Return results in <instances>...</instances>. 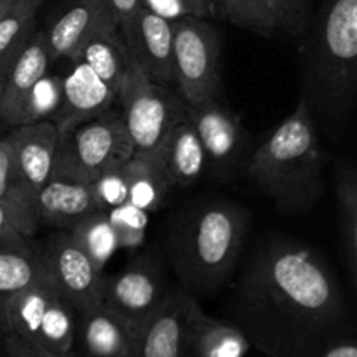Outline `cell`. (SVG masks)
<instances>
[{
  "label": "cell",
  "mask_w": 357,
  "mask_h": 357,
  "mask_svg": "<svg viewBox=\"0 0 357 357\" xmlns=\"http://www.w3.org/2000/svg\"><path fill=\"white\" fill-rule=\"evenodd\" d=\"M227 316L265 357H317L331 342L356 335L333 271L312 250L282 236L258 244Z\"/></svg>",
  "instance_id": "obj_1"
},
{
  "label": "cell",
  "mask_w": 357,
  "mask_h": 357,
  "mask_svg": "<svg viewBox=\"0 0 357 357\" xmlns=\"http://www.w3.org/2000/svg\"><path fill=\"white\" fill-rule=\"evenodd\" d=\"M303 35L300 101L319 135L340 139L357 101V0H323Z\"/></svg>",
  "instance_id": "obj_2"
},
{
  "label": "cell",
  "mask_w": 357,
  "mask_h": 357,
  "mask_svg": "<svg viewBox=\"0 0 357 357\" xmlns=\"http://www.w3.org/2000/svg\"><path fill=\"white\" fill-rule=\"evenodd\" d=\"M324 152L303 101L255 150L250 180L288 215L310 211L324 194Z\"/></svg>",
  "instance_id": "obj_3"
},
{
  "label": "cell",
  "mask_w": 357,
  "mask_h": 357,
  "mask_svg": "<svg viewBox=\"0 0 357 357\" xmlns=\"http://www.w3.org/2000/svg\"><path fill=\"white\" fill-rule=\"evenodd\" d=\"M250 215L236 202L211 201L185 215L169 237V258L181 288L211 295L239 260Z\"/></svg>",
  "instance_id": "obj_4"
},
{
  "label": "cell",
  "mask_w": 357,
  "mask_h": 357,
  "mask_svg": "<svg viewBox=\"0 0 357 357\" xmlns=\"http://www.w3.org/2000/svg\"><path fill=\"white\" fill-rule=\"evenodd\" d=\"M115 101L121 105L135 155L162 166L164 143L171 129L187 119V107L162 84L150 80L135 63L126 73Z\"/></svg>",
  "instance_id": "obj_5"
},
{
  "label": "cell",
  "mask_w": 357,
  "mask_h": 357,
  "mask_svg": "<svg viewBox=\"0 0 357 357\" xmlns=\"http://www.w3.org/2000/svg\"><path fill=\"white\" fill-rule=\"evenodd\" d=\"M135 155L121 112L108 110L59 135L52 176L93 183Z\"/></svg>",
  "instance_id": "obj_6"
},
{
  "label": "cell",
  "mask_w": 357,
  "mask_h": 357,
  "mask_svg": "<svg viewBox=\"0 0 357 357\" xmlns=\"http://www.w3.org/2000/svg\"><path fill=\"white\" fill-rule=\"evenodd\" d=\"M173 84L188 107L218 100L220 35L204 17L173 23Z\"/></svg>",
  "instance_id": "obj_7"
},
{
  "label": "cell",
  "mask_w": 357,
  "mask_h": 357,
  "mask_svg": "<svg viewBox=\"0 0 357 357\" xmlns=\"http://www.w3.org/2000/svg\"><path fill=\"white\" fill-rule=\"evenodd\" d=\"M52 284L75 312L100 305L107 275L80 251L68 232H58L38 250Z\"/></svg>",
  "instance_id": "obj_8"
},
{
  "label": "cell",
  "mask_w": 357,
  "mask_h": 357,
  "mask_svg": "<svg viewBox=\"0 0 357 357\" xmlns=\"http://www.w3.org/2000/svg\"><path fill=\"white\" fill-rule=\"evenodd\" d=\"M169 291L160 265L152 257H145L132 261L121 274L105 279L101 303L138 333Z\"/></svg>",
  "instance_id": "obj_9"
},
{
  "label": "cell",
  "mask_w": 357,
  "mask_h": 357,
  "mask_svg": "<svg viewBox=\"0 0 357 357\" xmlns=\"http://www.w3.org/2000/svg\"><path fill=\"white\" fill-rule=\"evenodd\" d=\"M187 117L202 143L208 171L216 178L234 173L248 145V135L239 119L218 100L195 107L187 105Z\"/></svg>",
  "instance_id": "obj_10"
},
{
  "label": "cell",
  "mask_w": 357,
  "mask_h": 357,
  "mask_svg": "<svg viewBox=\"0 0 357 357\" xmlns=\"http://www.w3.org/2000/svg\"><path fill=\"white\" fill-rule=\"evenodd\" d=\"M131 61L157 84H173V21L139 7L121 30Z\"/></svg>",
  "instance_id": "obj_11"
},
{
  "label": "cell",
  "mask_w": 357,
  "mask_h": 357,
  "mask_svg": "<svg viewBox=\"0 0 357 357\" xmlns=\"http://www.w3.org/2000/svg\"><path fill=\"white\" fill-rule=\"evenodd\" d=\"M195 296L183 288L171 289L162 305L136 333L132 357H188L190 309Z\"/></svg>",
  "instance_id": "obj_12"
},
{
  "label": "cell",
  "mask_w": 357,
  "mask_h": 357,
  "mask_svg": "<svg viewBox=\"0 0 357 357\" xmlns=\"http://www.w3.org/2000/svg\"><path fill=\"white\" fill-rule=\"evenodd\" d=\"M119 28L105 0H65L42 30L51 61L73 59L84 42L96 31Z\"/></svg>",
  "instance_id": "obj_13"
},
{
  "label": "cell",
  "mask_w": 357,
  "mask_h": 357,
  "mask_svg": "<svg viewBox=\"0 0 357 357\" xmlns=\"http://www.w3.org/2000/svg\"><path fill=\"white\" fill-rule=\"evenodd\" d=\"M136 331L103 303L77 312L73 354L77 357H132Z\"/></svg>",
  "instance_id": "obj_14"
},
{
  "label": "cell",
  "mask_w": 357,
  "mask_h": 357,
  "mask_svg": "<svg viewBox=\"0 0 357 357\" xmlns=\"http://www.w3.org/2000/svg\"><path fill=\"white\" fill-rule=\"evenodd\" d=\"M61 103L51 117L59 135L105 114L115 101L110 87L79 61H73V68L61 77Z\"/></svg>",
  "instance_id": "obj_15"
},
{
  "label": "cell",
  "mask_w": 357,
  "mask_h": 357,
  "mask_svg": "<svg viewBox=\"0 0 357 357\" xmlns=\"http://www.w3.org/2000/svg\"><path fill=\"white\" fill-rule=\"evenodd\" d=\"M14 160L24 183L35 192L52 178L59 132L52 121L16 126L9 136Z\"/></svg>",
  "instance_id": "obj_16"
},
{
  "label": "cell",
  "mask_w": 357,
  "mask_h": 357,
  "mask_svg": "<svg viewBox=\"0 0 357 357\" xmlns=\"http://www.w3.org/2000/svg\"><path fill=\"white\" fill-rule=\"evenodd\" d=\"M33 204L38 223L63 230H70L91 213L101 211L93 185L56 176L35 192Z\"/></svg>",
  "instance_id": "obj_17"
},
{
  "label": "cell",
  "mask_w": 357,
  "mask_h": 357,
  "mask_svg": "<svg viewBox=\"0 0 357 357\" xmlns=\"http://www.w3.org/2000/svg\"><path fill=\"white\" fill-rule=\"evenodd\" d=\"M51 63L44 33L35 30L23 42L9 68L2 108H0V121H3L6 124L13 122L14 115L17 114L26 94L37 84V80L47 73Z\"/></svg>",
  "instance_id": "obj_18"
},
{
  "label": "cell",
  "mask_w": 357,
  "mask_h": 357,
  "mask_svg": "<svg viewBox=\"0 0 357 357\" xmlns=\"http://www.w3.org/2000/svg\"><path fill=\"white\" fill-rule=\"evenodd\" d=\"M250 349V342L234 324L208 316L197 298L192 302L188 357H246Z\"/></svg>",
  "instance_id": "obj_19"
},
{
  "label": "cell",
  "mask_w": 357,
  "mask_h": 357,
  "mask_svg": "<svg viewBox=\"0 0 357 357\" xmlns=\"http://www.w3.org/2000/svg\"><path fill=\"white\" fill-rule=\"evenodd\" d=\"M160 164L171 185L180 187H190L208 171L206 152L188 117L178 122L167 135Z\"/></svg>",
  "instance_id": "obj_20"
},
{
  "label": "cell",
  "mask_w": 357,
  "mask_h": 357,
  "mask_svg": "<svg viewBox=\"0 0 357 357\" xmlns=\"http://www.w3.org/2000/svg\"><path fill=\"white\" fill-rule=\"evenodd\" d=\"M72 61L84 63L101 82L117 94L132 61L117 26L96 31L79 49Z\"/></svg>",
  "instance_id": "obj_21"
},
{
  "label": "cell",
  "mask_w": 357,
  "mask_h": 357,
  "mask_svg": "<svg viewBox=\"0 0 357 357\" xmlns=\"http://www.w3.org/2000/svg\"><path fill=\"white\" fill-rule=\"evenodd\" d=\"M33 199V192L17 171L9 138H0V206L13 225L28 239L40 225L35 213Z\"/></svg>",
  "instance_id": "obj_22"
},
{
  "label": "cell",
  "mask_w": 357,
  "mask_h": 357,
  "mask_svg": "<svg viewBox=\"0 0 357 357\" xmlns=\"http://www.w3.org/2000/svg\"><path fill=\"white\" fill-rule=\"evenodd\" d=\"M122 174L128 185V202L146 213L159 209L173 187L162 166L143 157L132 155L122 164Z\"/></svg>",
  "instance_id": "obj_23"
},
{
  "label": "cell",
  "mask_w": 357,
  "mask_h": 357,
  "mask_svg": "<svg viewBox=\"0 0 357 357\" xmlns=\"http://www.w3.org/2000/svg\"><path fill=\"white\" fill-rule=\"evenodd\" d=\"M44 272L40 253L31 244L0 246V321L10 298L37 281Z\"/></svg>",
  "instance_id": "obj_24"
},
{
  "label": "cell",
  "mask_w": 357,
  "mask_h": 357,
  "mask_svg": "<svg viewBox=\"0 0 357 357\" xmlns=\"http://www.w3.org/2000/svg\"><path fill=\"white\" fill-rule=\"evenodd\" d=\"M66 232L98 271H103L115 251L121 250L107 211L91 213Z\"/></svg>",
  "instance_id": "obj_25"
},
{
  "label": "cell",
  "mask_w": 357,
  "mask_h": 357,
  "mask_svg": "<svg viewBox=\"0 0 357 357\" xmlns=\"http://www.w3.org/2000/svg\"><path fill=\"white\" fill-rule=\"evenodd\" d=\"M77 312L56 289L49 298L38 330V349L54 354L73 352Z\"/></svg>",
  "instance_id": "obj_26"
},
{
  "label": "cell",
  "mask_w": 357,
  "mask_h": 357,
  "mask_svg": "<svg viewBox=\"0 0 357 357\" xmlns=\"http://www.w3.org/2000/svg\"><path fill=\"white\" fill-rule=\"evenodd\" d=\"M338 220H340L342 250L351 278L357 275V174L349 164L340 171L337 180Z\"/></svg>",
  "instance_id": "obj_27"
},
{
  "label": "cell",
  "mask_w": 357,
  "mask_h": 357,
  "mask_svg": "<svg viewBox=\"0 0 357 357\" xmlns=\"http://www.w3.org/2000/svg\"><path fill=\"white\" fill-rule=\"evenodd\" d=\"M61 77L45 73L26 94L10 126L51 121V117L56 114L59 103H61Z\"/></svg>",
  "instance_id": "obj_28"
},
{
  "label": "cell",
  "mask_w": 357,
  "mask_h": 357,
  "mask_svg": "<svg viewBox=\"0 0 357 357\" xmlns=\"http://www.w3.org/2000/svg\"><path fill=\"white\" fill-rule=\"evenodd\" d=\"M213 3L216 16L225 17L236 26L261 37H275L281 33L272 14L260 0H213Z\"/></svg>",
  "instance_id": "obj_29"
},
{
  "label": "cell",
  "mask_w": 357,
  "mask_h": 357,
  "mask_svg": "<svg viewBox=\"0 0 357 357\" xmlns=\"http://www.w3.org/2000/svg\"><path fill=\"white\" fill-rule=\"evenodd\" d=\"M44 0H14L0 17V56L26 40L35 31V17Z\"/></svg>",
  "instance_id": "obj_30"
},
{
  "label": "cell",
  "mask_w": 357,
  "mask_h": 357,
  "mask_svg": "<svg viewBox=\"0 0 357 357\" xmlns=\"http://www.w3.org/2000/svg\"><path fill=\"white\" fill-rule=\"evenodd\" d=\"M107 215L117 236L119 248L136 250L143 246L146 227H149V213L145 209L124 202V204L108 209Z\"/></svg>",
  "instance_id": "obj_31"
},
{
  "label": "cell",
  "mask_w": 357,
  "mask_h": 357,
  "mask_svg": "<svg viewBox=\"0 0 357 357\" xmlns=\"http://www.w3.org/2000/svg\"><path fill=\"white\" fill-rule=\"evenodd\" d=\"M272 14L279 31L291 37H300L307 30L312 17L310 0H260Z\"/></svg>",
  "instance_id": "obj_32"
},
{
  "label": "cell",
  "mask_w": 357,
  "mask_h": 357,
  "mask_svg": "<svg viewBox=\"0 0 357 357\" xmlns=\"http://www.w3.org/2000/svg\"><path fill=\"white\" fill-rule=\"evenodd\" d=\"M91 185L101 211H108L128 202V185L122 174V166L105 171Z\"/></svg>",
  "instance_id": "obj_33"
},
{
  "label": "cell",
  "mask_w": 357,
  "mask_h": 357,
  "mask_svg": "<svg viewBox=\"0 0 357 357\" xmlns=\"http://www.w3.org/2000/svg\"><path fill=\"white\" fill-rule=\"evenodd\" d=\"M138 6L173 23L185 16H192L183 0H138Z\"/></svg>",
  "instance_id": "obj_34"
},
{
  "label": "cell",
  "mask_w": 357,
  "mask_h": 357,
  "mask_svg": "<svg viewBox=\"0 0 357 357\" xmlns=\"http://www.w3.org/2000/svg\"><path fill=\"white\" fill-rule=\"evenodd\" d=\"M26 244H30V239L13 225L7 213L0 206V246H26Z\"/></svg>",
  "instance_id": "obj_35"
},
{
  "label": "cell",
  "mask_w": 357,
  "mask_h": 357,
  "mask_svg": "<svg viewBox=\"0 0 357 357\" xmlns=\"http://www.w3.org/2000/svg\"><path fill=\"white\" fill-rule=\"evenodd\" d=\"M105 2H107L110 13L114 14L115 21L119 24V30H122L131 21L136 10L139 9L138 0H105Z\"/></svg>",
  "instance_id": "obj_36"
},
{
  "label": "cell",
  "mask_w": 357,
  "mask_h": 357,
  "mask_svg": "<svg viewBox=\"0 0 357 357\" xmlns=\"http://www.w3.org/2000/svg\"><path fill=\"white\" fill-rule=\"evenodd\" d=\"M317 357H357V338L356 335L338 338L331 342Z\"/></svg>",
  "instance_id": "obj_37"
},
{
  "label": "cell",
  "mask_w": 357,
  "mask_h": 357,
  "mask_svg": "<svg viewBox=\"0 0 357 357\" xmlns=\"http://www.w3.org/2000/svg\"><path fill=\"white\" fill-rule=\"evenodd\" d=\"M3 352L7 357H77L73 352H66V354H54V352H45L37 347H23V345L16 344H2Z\"/></svg>",
  "instance_id": "obj_38"
},
{
  "label": "cell",
  "mask_w": 357,
  "mask_h": 357,
  "mask_svg": "<svg viewBox=\"0 0 357 357\" xmlns=\"http://www.w3.org/2000/svg\"><path fill=\"white\" fill-rule=\"evenodd\" d=\"M21 45H23V42H21L20 45H16L14 49H10V51L3 52V54L0 56V108H2V100H3V93H6V84H7V75H9V68H10V65H13L14 56H16V52L20 51Z\"/></svg>",
  "instance_id": "obj_39"
},
{
  "label": "cell",
  "mask_w": 357,
  "mask_h": 357,
  "mask_svg": "<svg viewBox=\"0 0 357 357\" xmlns=\"http://www.w3.org/2000/svg\"><path fill=\"white\" fill-rule=\"evenodd\" d=\"M185 6L188 7L192 16H197V17H208L216 16V10H215V3L213 0H183Z\"/></svg>",
  "instance_id": "obj_40"
},
{
  "label": "cell",
  "mask_w": 357,
  "mask_h": 357,
  "mask_svg": "<svg viewBox=\"0 0 357 357\" xmlns=\"http://www.w3.org/2000/svg\"><path fill=\"white\" fill-rule=\"evenodd\" d=\"M13 3H14V0H0V17L7 13V9H9Z\"/></svg>",
  "instance_id": "obj_41"
}]
</instances>
